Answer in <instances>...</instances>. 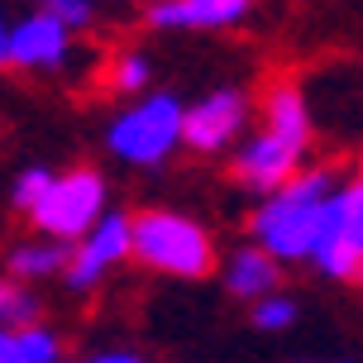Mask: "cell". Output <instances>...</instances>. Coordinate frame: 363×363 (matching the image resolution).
<instances>
[{"label": "cell", "mask_w": 363, "mask_h": 363, "mask_svg": "<svg viewBox=\"0 0 363 363\" xmlns=\"http://www.w3.org/2000/svg\"><path fill=\"white\" fill-rule=\"evenodd\" d=\"M0 67H10V24L0 19Z\"/></svg>", "instance_id": "44dd1931"}, {"label": "cell", "mask_w": 363, "mask_h": 363, "mask_svg": "<svg viewBox=\"0 0 363 363\" xmlns=\"http://www.w3.org/2000/svg\"><path fill=\"white\" fill-rule=\"evenodd\" d=\"M67 48H72V29L43 10L10 24V67L19 72H57L67 62Z\"/></svg>", "instance_id": "9c48e42d"}, {"label": "cell", "mask_w": 363, "mask_h": 363, "mask_svg": "<svg viewBox=\"0 0 363 363\" xmlns=\"http://www.w3.org/2000/svg\"><path fill=\"white\" fill-rule=\"evenodd\" d=\"M53 167H24V172H19L15 177V186H10V201H15L19 211H34L38 201L48 196V186H53Z\"/></svg>", "instance_id": "e0dca14e"}, {"label": "cell", "mask_w": 363, "mask_h": 363, "mask_svg": "<svg viewBox=\"0 0 363 363\" xmlns=\"http://www.w3.org/2000/svg\"><path fill=\"white\" fill-rule=\"evenodd\" d=\"M19 349H24L29 363H62V340H57V330L38 325V320L19 330Z\"/></svg>", "instance_id": "9a60e30c"}, {"label": "cell", "mask_w": 363, "mask_h": 363, "mask_svg": "<svg viewBox=\"0 0 363 363\" xmlns=\"http://www.w3.org/2000/svg\"><path fill=\"white\" fill-rule=\"evenodd\" d=\"M125 258H134V216L129 211H106V220L82 244H72V268L62 272V282H67V291H91Z\"/></svg>", "instance_id": "52a82bcc"}, {"label": "cell", "mask_w": 363, "mask_h": 363, "mask_svg": "<svg viewBox=\"0 0 363 363\" xmlns=\"http://www.w3.org/2000/svg\"><path fill=\"white\" fill-rule=\"evenodd\" d=\"M0 363H29V359H24V349H19V330L0 325Z\"/></svg>", "instance_id": "d6986e66"}, {"label": "cell", "mask_w": 363, "mask_h": 363, "mask_svg": "<svg viewBox=\"0 0 363 363\" xmlns=\"http://www.w3.org/2000/svg\"><path fill=\"white\" fill-rule=\"evenodd\" d=\"M72 268V244H57V239H29L15 244L5 258L10 282H38V277H57V272Z\"/></svg>", "instance_id": "7c38bea8"}, {"label": "cell", "mask_w": 363, "mask_h": 363, "mask_svg": "<svg viewBox=\"0 0 363 363\" xmlns=\"http://www.w3.org/2000/svg\"><path fill=\"white\" fill-rule=\"evenodd\" d=\"M148 86V57L144 53H120L110 62V91L120 96H134V91Z\"/></svg>", "instance_id": "2e32d148"}, {"label": "cell", "mask_w": 363, "mask_h": 363, "mask_svg": "<svg viewBox=\"0 0 363 363\" xmlns=\"http://www.w3.org/2000/svg\"><path fill=\"white\" fill-rule=\"evenodd\" d=\"M38 10L53 15L57 24H67V29H86L91 19H96V5L91 0H38Z\"/></svg>", "instance_id": "ac0fdd59"}, {"label": "cell", "mask_w": 363, "mask_h": 363, "mask_svg": "<svg viewBox=\"0 0 363 363\" xmlns=\"http://www.w3.org/2000/svg\"><path fill=\"white\" fill-rule=\"evenodd\" d=\"M216 239L201 220L153 206V211H134V263L163 277H186L201 282L216 272Z\"/></svg>", "instance_id": "7a4b0ae2"}, {"label": "cell", "mask_w": 363, "mask_h": 363, "mask_svg": "<svg viewBox=\"0 0 363 363\" xmlns=\"http://www.w3.org/2000/svg\"><path fill=\"white\" fill-rule=\"evenodd\" d=\"M311 263L335 282L363 287V167L325 201Z\"/></svg>", "instance_id": "5b68a950"}, {"label": "cell", "mask_w": 363, "mask_h": 363, "mask_svg": "<svg viewBox=\"0 0 363 363\" xmlns=\"http://www.w3.org/2000/svg\"><path fill=\"white\" fill-rule=\"evenodd\" d=\"M254 10V0H153V29H230Z\"/></svg>", "instance_id": "30bf717a"}, {"label": "cell", "mask_w": 363, "mask_h": 363, "mask_svg": "<svg viewBox=\"0 0 363 363\" xmlns=\"http://www.w3.org/2000/svg\"><path fill=\"white\" fill-rule=\"evenodd\" d=\"M106 148L129 167H163L177 148H186V106L172 91H153L110 120Z\"/></svg>", "instance_id": "3957f363"}, {"label": "cell", "mask_w": 363, "mask_h": 363, "mask_svg": "<svg viewBox=\"0 0 363 363\" xmlns=\"http://www.w3.org/2000/svg\"><path fill=\"white\" fill-rule=\"evenodd\" d=\"M38 320V301L19 282H0V325L5 330H24Z\"/></svg>", "instance_id": "4fadbf2b"}, {"label": "cell", "mask_w": 363, "mask_h": 363, "mask_svg": "<svg viewBox=\"0 0 363 363\" xmlns=\"http://www.w3.org/2000/svg\"><path fill=\"white\" fill-rule=\"evenodd\" d=\"M340 186H345V182H340L335 167H306L301 177H291L287 186H277L272 196L258 201V211L249 216L254 244L268 249L277 263H311L325 201L335 196Z\"/></svg>", "instance_id": "6da1fadb"}, {"label": "cell", "mask_w": 363, "mask_h": 363, "mask_svg": "<svg viewBox=\"0 0 363 363\" xmlns=\"http://www.w3.org/2000/svg\"><path fill=\"white\" fill-rule=\"evenodd\" d=\"M306 148H311V139L263 125L258 134H249L235 148V182L258 191V196H272L277 186H287L291 177L306 172Z\"/></svg>", "instance_id": "8992f818"}, {"label": "cell", "mask_w": 363, "mask_h": 363, "mask_svg": "<svg viewBox=\"0 0 363 363\" xmlns=\"http://www.w3.org/2000/svg\"><path fill=\"white\" fill-rule=\"evenodd\" d=\"M86 363H148V359L134 354V349H106V354H91Z\"/></svg>", "instance_id": "ffe728a7"}, {"label": "cell", "mask_w": 363, "mask_h": 363, "mask_svg": "<svg viewBox=\"0 0 363 363\" xmlns=\"http://www.w3.org/2000/svg\"><path fill=\"white\" fill-rule=\"evenodd\" d=\"M249 129V91L244 86H220L186 106V148L191 153H225L235 148Z\"/></svg>", "instance_id": "ba28073f"}, {"label": "cell", "mask_w": 363, "mask_h": 363, "mask_svg": "<svg viewBox=\"0 0 363 363\" xmlns=\"http://www.w3.org/2000/svg\"><path fill=\"white\" fill-rule=\"evenodd\" d=\"M29 220H34V230L43 239L82 244L106 220V177L96 167H67V172H57L48 196L29 211Z\"/></svg>", "instance_id": "277c9868"}, {"label": "cell", "mask_w": 363, "mask_h": 363, "mask_svg": "<svg viewBox=\"0 0 363 363\" xmlns=\"http://www.w3.org/2000/svg\"><path fill=\"white\" fill-rule=\"evenodd\" d=\"M277 282H282V263H277L268 249H258V244L235 249L230 268H225V287H230V296L249 301V306H258L263 296H272Z\"/></svg>", "instance_id": "8fae6325"}, {"label": "cell", "mask_w": 363, "mask_h": 363, "mask_svg": "<svg viewBox=\"0 0 363 363\" xmlns=\"http://www.w3.org/2000/svg\"><path fill=\"white\" fill-rule=\"evenodd\" d=\"M254 330H268V335H282V330L296 325V301L291 296H282V291H272V296H263L254 311Z\"/></svg>", "instance_id": "5bb4252c"}]
</instances>
